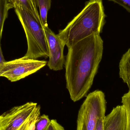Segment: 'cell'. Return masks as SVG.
Returning a JSON list of instances; mask_svg holds the SVG:
<instances>
[{
    "label": "cell",
    "instance_id": "obj_1",
    "mask_svg": "<svg viewBox=\"0 0 130 130\" xmlns=\"http://www.w3.org/2000/svg\"><path fill=\"white\" fill-rule=\"evenodd\" d=\"M100 34H93L68 48L65 77L74 102L86 97L93 84L103 55L104 42Z\"/></svg>",
    "mask_w": 130,
    "mask_h": 130
},
{
    "label": "cell",
    "instance_id": "obj_2",
    "mask_svg": "<svg viewBox=\"0 0 130 130\" xmlns=\"http://www.w3.org/2000/svg\"><path fill=\"white\" fill-rule=\"evenodd\" d=\"M106 17L102 0H89L57 35L69 48L93 34H100L105 24Z\"/></svg>",
    "mask_w": 130,
    "mask_h": 130
},
{
    "label": "cell",
    "instance_id": "obj_3",
    "mask_svg": "<svg viewBox=\"0 0 130 130\" xmlns=\"http://www.w3.org/2000/svg\"><path fill=\"white\" fill-rule=\"evenodd\" d=\"M14 9L27 41V51L24 57L32 59L48 58V46L45 30L41 23L24 8L20 7Z\"/></svg>",
    "mask_w": 130,
    "mask_h": 130
},
{
    "label": "cell",
    "instance_id": "obj_4",
    "mask_svg": "<svg viewBox=\"0 0 130 130\" xmlns=\"http://www.w3.org/2000/svg\"><path fill=\"white\" fill-rule=\"evenodd\" d=\"M106 108L105 95L102 91L89 93L79 110L76 130H95L98 119L105 117Z\"/></svg>",
    "mask_w": 130,
    "mask_h": 130
},
{
    "label": "cell",
    "instance_id": "obj_5",
    "mask_svg": "<svg viewBox=\"0 0 130 130\" xmlns=\"http://www.w3.org/2000/svg\"><path fill=\"white\" fill-rule=\"evenodd\" d=\"M47 64L44 60L23 57L5 62L0 67V77L15 82L36 73Z\"/></svg>",
    "mask_w": 130,
    "mask_h": 130
},
{
    "label": "cell",
    "instance_id": "obj_6",
    "mask_svg": "<svg viewBox=\"0 0 130 130\" xmlns=\"http://www.w3.org/2000/svg\"><path fill=\"white\" fill-rule=\"evenodd\" d=\"M37 103L28 102L13 107L0 115V130H17L32 115Z\"/></svg>",
    "mask_w": 130,
    "mask_h": 130
},
{
    "label": "cell",
    "instance_id": "obj_7",
    "mask_svg": "<svg viewBox=\"0 0 130 130\" xmlns=\"http://www.w3.org/2000/svg\"><path fill=\"white\" fill-rule=\"evenodd\" d=\"M48 46L49 59L47 62L49 68L54 71L63 69L65 60L64 50L66 45L63 41L48 27L44 29Z\"/></svg>",
    "mask_w": 130,
    "mask_h": 130
},
{
    "label": "cell",
    "instance_id": "obj_8",
    "mask_svg": "<svg viewBox=\"0 0 130 130\" xmlns=\"http://www.w3.org/2000/svg\"><path fill=\"white\" fill-rule=\"evenodd\" d=\"M103 125L104 130H127L126 115L123 105L114 108L105 117Z\"/></svg>",
    "mask_w": 130,
    "mask_h": 130
},
{
    "label": "cell",
    "instance_id": "obj_9",
    "mask_svg": "<svg viewBox=\"0 0 130 130\" xmlns=\"http://www.w3.org/2000/svg\"><path fill=\"white\" fill-rule=\"evenodd\" d=\"M120 77L127 85L130 91V48L124 54L119 64Z\"/></svg>",
    "mask_w": 130,
    "mask_h": 130
},
{
    "label": "cell",
    "instance_id": "obj_10",
    "mask_svg": "<svg viewBox=\"0 0 130 130\" xmlns=\"http://www.w3.org/2000/svg\"><path fill=\"white\" fill-rule=\"evenodd\" d=\"M13 8L23 7L29 11L36 19L41 23L39 13L37 7L34 4L33 0H8Z\"/></svg>",
    "mask_w": 130,
    "mask_h": 130
},
{
    "label": "cell",
    "instance_id": "obj_11",
    "mask_svg": "<svg viewBox=\"0 0 130 130\" xmlns=\"http://www.w3.org/2000/svg\"><path fill=\"white\" fill-rule=\"evenodd\" d=\"M41 24L44 29L48 27L47 15L51 8L52 0H37Z\"/></svg>",
    "mask_w": 130,
    "mask_h": 130
},
{
    "label": "cell",
    "instance_id": "obj_12",
    "mask_svg": "<svg viewBox=\"0 0 130 130\" xmlns=\"http://www.w3.org/2000/svg\"><path fill=\"white\" fill-rule=\"evenodd\" d=\"M13 8L8 0H0V45L4 24L8 16V11Z\"/></svg>",
    "mask_w": 130,
    "mask_h": 130
},
{
    "label": "cell",
    "instance_id": "obj_13",
    "mask_svg": "<svg viewBox=\"0 0 130 130\" xmlns=\"http://www.w3.org/2000/svg\"><path fill=\"white\" fill-rule=\"evenodd\" d=\"M41 107L38 105L29 118L17 130H34L35 124L40 116Z\"/></svg>",
    "mask_w": 130,
    "mask_h": 130
},
{
    "label": "cell",
    "instance_id": "obj_14",
    "mask_svg": "<svg viewBox=\"0 0 130 130\" xmlns=\"http://www.w3.org/2000/svg\"><path fill=\"white\" fill-rule=\"evenodd\" d=\"M121 102L126 115L127 130H130V91L124 95Z\"/></svg>",
    "mask_w": 130,
    "mask_h": 130
},
{
    "label": "cell",
    "instance_id": "obj_15",
    "mask_svg": "<svg viewBox=\"0 0 130 130\" xmlns=\"http://www.w3.org/2000/svg\"><path fill=\"white\" fill-rule=\"evenodd\" d=\"M51 121L48 116L42 115L39 117L35 124L34 130H44L48 127Z\"/></svg>",
    "mask_w": 130,
    "mask_h": 130
},
{
    "label": "cell",
    "instance_id": "obj_16",
    "mask_svg": "<svg viewBox=\"0 0 130 130\" xmlns=\"http://www.w3.org/2000/svg\"><path fill=\"white\" fill-rule=\"evenodd\" d=\"M44 130H65L64 128L56 120H51L48 126Z\"/></svg>",
    "mask_w": 130,
    "mask_h": 130
},
{
    "label": "cell",
    "instance_id": "obj_17",
    "mask_svg": "<svg viewBox=\"0 0 130 130\" xmlns=\"http://www.w3.org/2000/svg\"><path fill=\"white\" fill-rule=\"evenodd\" d=\"M117 3L125 8L130 13V0H108Z\"/></svg>",
    "mask_w": 130,
    "mask_h": 130
},
{
    "label": "cell",
    "instance_id": "obj_18",
    "mask_svg": "<svg viewBox=\"0 0 130 130\" xmlns=\"http://www.w3.org/2000/svg\"><path fill=\"white\" fill-rule=\"evenodd\" d=\"M104 117L100 118L98 119L95 130H104L103 121Z\"/></svg>",
    "mask_w": 130,
    "mask_h": 130
},
{
    "label": "cell",
    "instance_id": "obj_19",
    "mask_svg": "<svg viewBox=\"0 0 130 130\" xmlns=\"http://www.w3.org/2000/svg\"><path fill=\"white\" fill-rule=\"evenodd\" d=\"M6 61L5 60L4 58L3 55V53H2V50L1 46V45H0V67Z\"/></svg>",
    "mask_w": 130,
    "mask_h": 130
},
{
    "label": "cell",
    "instance_id": "obj_20",
    "mask_svg": "<svg viewBox=\"0 0 130 130\" xmlns=\"http://www.w3.org/2000/svg\"><path fill=\"white\" fill-rule=\"evenodd\" d=\"M34 2V4L36 5V6L37 7H38V6H37V0H33Z\"/></svg>",
    "mask_w": 130,
    "mask_h": 130
}]
</instances>
